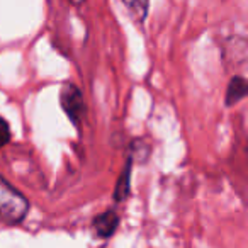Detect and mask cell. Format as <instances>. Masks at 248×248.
I'll return each instance as SVG.
<instances>
[{
	"instance_id": "4",
	"label": "cell",
	"mask_w": 248,
	"mask_h": 248,
	"mask_svg": "<svg viewBox=\"0 0 248 248\" xmlns=\"http://www.w3.org/2000/svg\"><path fill=\"white\" fill-rule=\"evenodd\" d=\"M248 97V80L243 77H233L226 90V106L231 107Z\"/></svg>"
},
{
	"instance_id": "7",
	"label": "cell",
	"mask_w": 248,
	"mask_h": 248,
	"mask_svg": "<svg viewBox=\"0 0 248 248\" xmlns=\"http://www.w3.org/2000/svg\"><path fill=\"white\" fill-rule=\"evenodd\" d=\"M9 141H11V126L4 117H0V148L7 145Z\"/></svg>"
},
{
	"instance_id": "5",
	"label": "cell",
	"mask_w": 248,
	"mask_h": 248,
	"mask_svg": "<svg viewBox=\"0 0 248 248\" xmlns=\"http://www.w3.org/2000/svg\"><path fill=\"white\" fill-rule=\"evenodd\" d=\"M123 4L129 9V12H131L136 21L143 22L146 19V16H148L150 0H123Z\"/></svg>"
},
{
	"instance_id": "8",
	"label": "cell",
	"mask_w": 248,
	"mask_h": 248,
	"mask_svg": "<svg viewBox=\"0 0 248 248\" xmlns=\"http://www.w3.org/2000/svg\"><path fill=\"white\" fill-rule=\"evenodd\" d=\"M68 2H72L73 5H80V4H83L85 0H68Z\"/></svg>"
},
{
	"instance_id": "6",
	"label": "cell",
	"mask_w": 248,
	"mask_h": 248,
	"mask_svg": "<svg viewBox=\"0 0 248 248\" xmlns=\"http://www.w3.org/2000/svg\"><path fill=\"white\" fill-rule=\"evenodd\" d=\"M129 173H131V160H129V163L126 165V169H124L123 175L119 177V182H117L116 190H114V199H116L117 202L124 201L129 194Z\"/></svg>"
},
{
	"instance_id": "1",
	"label": "cell",
	"mask_w": 248,
	"mask_h": 248,
	"mask_svg": "<svg viewBox=\"0 0 248 248\" xmlns=\"http://www.w3.org/2000/svg\"><path fill=\"white\" fill-rule=\"evenodd\" d=\"M29 209L31 204L28 197L0 175V224L19 226L28 217Z\"/></svg>"
},
{
	"instance_id": "2",
	"label": "cell",
	"mask_w": 248,
	"mask_h": 248,
	"mask_svg": "<svg viewBox=\"0 0 248 248\" xmlns=\"http://www.w3.org/2000/svg\"><path fill=\"white\" fill-rule=\"evenodd\" d=\"M60 104H62L65 114L70 117L75 126H78L80 121L85 116V102H83L82 92L78 90V87L73 83H65L62 87L60 92Z\"/></svg>"
},
{
	"instance_id": "3",
	"label": "cell",
	"mask_w": 248,
	"mask_h": 248,
	"mask_svg": "<svg viewBox=\"0 0 248 248\" xmlns=\"http://www.w3.org/2000/svg\"><path fill=\"white\" fill-rule=\"evenodd\" d=\"M119 226V216L116 211H106L93 219V230L99 238H109Z\"/></svg>"
}]
</instances>
